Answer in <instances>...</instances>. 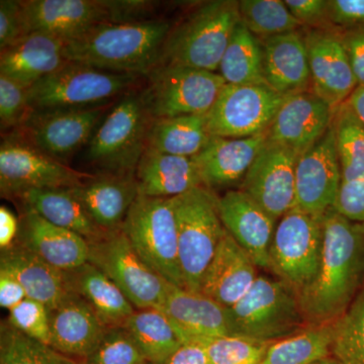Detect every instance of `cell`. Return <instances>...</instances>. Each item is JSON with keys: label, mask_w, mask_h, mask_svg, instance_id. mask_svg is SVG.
<instances>
[{"label": "cell", "mask_w": 364, "mask_h": 364, "mask_svg": "<svg viewBox=\"0 0 364 364\" xmlns=\"http://www.w3.org/2000/svg\"><path fill=\"white\" fill-rule=\"evenodd\" d=\"M323 251L315 279L299 293L310 326L341 317L364 289V222L330 208L322 218Z\"/></svg>", "instance_id": "cell-1"}, {"label": "cell", "mask_w": 364, "mask_h": 364, "mask_svg": "<svg viewBox=\"0 0 364 364\" xmlns=\"http://www.w3.org/2000/svg\"><path fill=\"white\" fill-rule=\"evenodd\" d=\"M172 25L164 20L104 23L66 41V60L100 70L146 76L161 62Z\"/></svg>", "instance_id": "cell-2"}, {"label": "cell", "mask_w": 364, "mask_h": 364, "mask_svg": "<svg viewBox=\"0 0 364 364\" xmlns=\"http://www.w3.org/2000/svg\"><path fill=\"white\" fill-rule=\"evenodd\" d=\"M230 334L273 343L309 327L299 294L277 277L258 275L248 293L227 309Z\"/></svg>", "instance_id": "cell-3"}, {"label": "cell", "mask_w": 364, "mask_h": 364, "mask_svg": "<svg viewBox=\"0 0 364 364\" xmlns=\"http://www.w3.org/2000/svg\"><path fill=\"white\" fill-rule=\"evenodd\" d=\"M239 23L237 0H213L200 4L172 26L163 47L160 64L217 72Z\"/></svg>", "instance_id": "cell-4"}, {"label": "cell", "mask_w": 364, "mask_h": 364, "mask_svg": "<svg viewBox=\"0 0 364 364\" xmlns=\"http://www.w3.org/2000/svg\"><path fill=\"white\" fill-rule=\"evenodd\" d=\"M140 75L100 70L68 61L28 88L33 112L86 109L109 105L131 92Z\"/></svg>", "instance_id": "cell-5"}, {"label": "cell", "mask_w": 364, "mask_h": 364, "mask_svg": "<svg viewBox=\"0 0 364 364\" xmlns=\"http://www.w3.org/2000/svg\"><path fill=\"white\" fill-rule=\"evenodd\" d=\"M214 191L198 186L174 198L179 262L184 289L200 293L205 273L214 258L224 225Z\"/></svg>", "instance_id": "cell-6"}, {"label": "cell", "mask_w": 364, "mask_h": 364, "mask_svg": "<svg viewBox=\"0 0 364 364\" xmlns=\"http://www.w3.org/2000/svg\"><path fill=\"white\" fill-rule=\"evenodd\" d=\"M152 122L141 93H127L95 132L86 159L102 173L135 174Z\"/></svg>", "instance_id": "cell-7"}, {"label": "cell", "mask_w": 364, "mask_h": 364, "mask_svg": "<svg viewBox=\"0 0 364 364\" xmlns=\"http://www.w3.org/2000/svg\"><path fill=\"white\" fill-rule=\"evenodd\" d=\"M121 229L153 270L169 284L184 287L174 198L139 195Z\"/></svg>", "instance_id": "cell-8"}, {"label": "cell", "mask_w": 364, "mask_h": 364, "mask_svg": "<svg viewBox=\"0 0 364 364\" xmlns=\"http://www.w3.org/2000/svg\"><path fill=\"white\" fill-rule=\"evenodd\" d=\"M141 97L153 119L207 114L226 81L217 72L160 64L147 75Z\"/></svg>", "instance_id": "cell-9"}, {"label": "cell", "mask_w": 364, "mask_h": 364, "mask_svg": "<svg viewBox=\"0 0 364 364\" xmlns=\"http://www.w3.org/2000/svg\"><path fill=\"white\" fill-rule=\"evenodd\" d=\"M88 262L107 275L136 310L161 308L171 284L142 259L122 229L90 242Z\"/></svg>", "instance_id": "cell-10"}, {"label": "cell", "mask_w": 364, "mask_h": 364, "mask_svg": "<svg viewBox=\"0 0 364 364\" xmlns=\"http://www.w3.org/2000/svg\"><path fill=\"white\" fill-rule=\"evenodd\" d=\"M322 251V218L294 207L277 223L270 246L269 270L299 294L315 279Z\"/></svg>", "instance_id": "cell-11"}, {"label": "cell", "mask_w": 364, "mask_h": 364, "mask_svg": "<svg viewBox=\"0 0 364 364\" xmlns=\"http://www.w3.org/2000/svg\"><path fill=\"white\" fill-rule=\"evenodd\" d=\"M11 135L0 146V191L16 198L33 189L72 188L92 178Z\"/></svg>", "instance_id": "cell-12"}, {"label": "cell", "mask_w": 364, "mask_h": 364, "mask_svg": "<svg viewBox=\"0 0 364 364\" xmlns=\"http://www.w3.org/2000/svg\"><path fill=\"white\" fill-rule=\"evenodd\" d=\"M286 98L267 85H226L207 114L208 132L232 139L267 133Z\"/></svg>", "instance_id": "cell-13"}, {"label": "cell", "mask_w": 364, "mask_h": 364, "mask_svg": "<svg viewBox=\"0 0 364 364\" xmlns=\"http://www.w3.org/2000/svg\"><path fill=\"white\" fill-rule=\"evenodd\" d=\"M109 105L86 109L33 112L14 135L59 161L66 163L90 143Z\"/></svg>", "instance_id": "cell-14"}, {"label": "cell", "mask_w": 364, "mask_h": 364, "mask_svg": "<svg viewBox=\"0 0 364 364\" xmlns=\"http://www.w3.org/2000/svg\"><path fill=\"white\" fill-rule=\"evenodd\" d=\"M305 42L312 90L336 109L358 86L339 30L306 28Z\"/></svg>", "instance_id": "cell-15"}, {"label": "cell", "mask_w": 364, "mask_h": 364, "mask_svg": "<svg viewBox=\"0 0 364 364\" xmlns=\"http://www.w3.org/2000/svg\"><path fill=\"white\" fill-rule=\"evenodd\" d=\"M298 155L267 140L241 184V191L279 220L296 205Z\"/></svg>", "instance_id": "cell-16"}, {"label": "cell", "mask_w": 364, "mask_h": 364, "mask_svg": "<svg viewBox=\"0 0 364 364\" xmlns=\"http://www.w3.org/2000/svg\"><path fill=\"white\" fill-rule=\"evenodd\" d=\"M341 184V166L331 126L321 140L299 157L294 207L323 218L334 207Z\"/></svg>", "instance_id": "cell-17"}, {"label": "cell", "mask_w": 364, "mask_h": 364, "mask_svg": "<svg viewBox=\"0 0 364 364\" xmlns=\"http://www.w3.org/2000/svg\"><path fill=\"white\" fill-rule=\"evenodd\" d=\"M21 6L25 36L48 33L66 42L111 23L107 0H25Z\"/></svg>", "instance_id": "cell-18"}, {"label": "cell", "mask_w": 364, "mask_h": 364, "mask_svg": "<svg viewBox=\"0 0 364 364\" xmlns=\"http://www.w3.org/2000/svg\"><path fill=\"white\" fill-rule=\"evenodd\" d=\"M335 111L313 90L289 95L267 131L268 140L301 156L331 128Z\"/></svg>", "instance_id": "cell-19"}, {"label": "cell", "mask_w": 364, "mask_h": 364, "mask_svg": "<svg viewBox=\"0 0 364 364\" xmlns=\"http://www.w3.org/2000/svg\"><path fill=\"white\" fill-rule=\"evenodd\" d=\"M218 210L225 229L256 267L269 269L270 246L279 220L241 189L227 191L219 198Z\"/></svg>", "instance_id": "cell-20"}, {"label": "cell", "mask_w": 364, "mask_h": 364, "mask_svg": "<svg viewBox=\"0 0 364 364\" xmlns=\"http://www.w3.org/2000/svg\"><path fill=\"white\" fill-rule=\"evenodd\" d=\"M16 243L63 272L82 267L90 258V243L80 235L52 224L23 208Z\"/></svg>", "instance_id": "cell-21"}, {"label": "cell", "mask_w": 364, "mask_h": 364, "mask_svg": "<svg viewBox=\"0 0 364 364\" xmlns=\"http://www.w3.org/2000/svg\"><path fill=\"white\" fill-rule=\"evenodd\" d=\"M267 140V132L248 138L213 136L210 143L193 157L203 186L213 191L243 181Z\"/></svg>", "instance_id": "cell-22"}, {"label": "cell", "mask_w": 364, "mask_h": 364, "mask_svg": "<svg viewBox=\"0 0 364 364\" xmlns=\"http://www.w3.org/2000/svg\"><path fill=\"white\" fill-rule=\"evenodd\" d=\"M257 277L252 258L225 229L203 277L200 293L225 308H231L248 293Z\"/></svg>", "instance_id": "cell-23"}, {"label": "cell", "mask_w": 364, "mask_h": 364, "mask_svg": "<svg viewBox=\"0 0 364 364\" xmlns=\"http://www.w3.org/2000/svg\"><path fill=\"white\" fill-rule=\"evenodd\" d=\"M265 83L282 97L312 90L310 66L301 30L260 40Z\"/></svg>", "instance_id": "cell-24"}, {"label": "cell", "mask_w": 364, "mask_h": 364, "mask_svg": "<svg viewBox=\"0 0 364 364\" xmlns=\"http://www.w3.org/2000/svg\"><path fill=\"white\" fill-rule=\"evenodd\" d=\"M50 346L82 363L97 348L109 328L85 299L74 294L50 311Z\"/></svg>", "instance_id": "cell-25"}, {"label": "cell", "mask_w": 364, "mask_h": 364, "mask_svg": "<svg viewBox=\"0 0 364 364\" xmlns=\"http://www.w3.org/2000/svg\"><path fill=\"white\" fill-rule=\"evenodd\" d=\"M159 310L176 326L183 343L231 335L227 308L202 293L170 284Z\"/></svg>", "instance_id": "cell-26"}, {"label": "cell", "mask_w": 364, "mask_h": 364, "mask_svg": "<svg viewBox=\"0 0 364 364\" xmlns=\"http://www.w3.org/2000/svg\"><path fill=\"white\" fill-rule=\"evenodd\" d=\"M71 191L92 221L105 232L121 229L139 196L135 174L102 173L72 186Z\"/></svg>", "instance_id": "cell-27"}, {"label": "cell", "mask_w": 364, "mask_h": 364, "mask_svg": "<svg viewBox=\"0 0 364 364\" xmlns=\"http://www.w3.org/2000/svg\"><path fill=\"white\" fill-rule=\"evenodd\" d=\"M0 268L13 273L25 289L28 298L44 304L50 311L74 294L66 272L53 267L16 242L1 250Z\"/></svg>", "instance_id": "cell-28"}, {"label": "cell", "mask_w": 364, "mask_h": 364, "mask_svg": "<svg viewBox=\"0 0 364 364\" xmlns=\"http://www.w3.org/2000/svg\"><path fill=\"white\" fill-rule=\"evenodd\" d=\"M64 45L63 40L48 33H28L0 51V75L30 88L68 62Z\"/></svg>", "instance_id": "cell-29"}, {"label": "cell", "mask_w": 364, "mask_h": 364, "mask_svg": "<svg viewBox=\"0 0 364 364\" xmlns=\"http://www.w3.org/2000/svg\"><path fill=\"white\" fill-rule=\"evenodd\" d=\"M135 176L139 195L149 198H176L203 186L193 158L165 154L149 147L139 160Z\"/></svg>", "instance_id": "cell-30"}, {"label": "cell", "mask_w": 364, "mask_h": 364, "mask_svg": "<svg viewBox=\"0 0 364 364\" xmlns=\"http://www.w3.org/2000/svg\"><path fill=\"white\" fill-rule=\"evenodd\" d=\"M14 200L52 224L80 235L88 243L107 233L92 221L71 188L33 189Z\"/></svg>", "instance_id": "cell-31"}, {"label": "cell", "mask_w": 364, "mask_h": 364, "mask_svg": "<svg viewBox=\"0 0 364 364\" xmlns=\"http://www.w3.org/2000/svg\"><path fill=\"white\" fill-rule=\"evenodd\" d=\"M66 272L73 293L85 299L105 327H123L135 313L123 291L91 263Z\"/></svg>", "instance_id": "cell-32"}, {"label": "cell", "mask_w": 364, "mask_h": 364, "mask_svg": "<svg viewBox=\"0 0 364 364\" xmlns=\"http://www.w3.org/2000/svg\"><path fill=\"white\" fill-rule=\"evenodd\" d=\"M207 114L153 119L147 147L181 157H195L210 143Z\"/></svg>", "instance_id": "cell-33"}, {"label": "cell", "mask_w": 364, "mask_h": 364, "mask_svg": "<svg viewBox=\"0 0 364 364\" xmlns=\"http://www.w3.org/2000/svg\"><path fill=\"white\" fill-rule=\"evenodd\" d=\"M123 327L150 364H164L183 344L176 326L159 309L136 310Z\"/></svg>", "instance_id": "cell-34"}, {"label": "cell", "mask_w": 364, "mask_h": 364, "mask_svg": "<svg viewBox=\"0 0 364 364\" xmlns=\"http://www.w3.org/2000/svg\"><path fill=\"white\" fill-rule=\"evenodd\" d=\"M218 71L226 85H267L260 40L241 21L232 33Z\"/></svg>", "instance_id": "cell-35"}, {"label": "cell", "mask_w": 364, "mask_h": 364, "mask_svg": "<svg viewBox=\"0 0 364 364\" xmlns=\"http://www.w3.org/2000/svg\"><path fill=\"white\" fill-rule=\"evenodd\" d=\"M332 323L309 326L268 346L261 364H311L331 356Z\"/></svg>", "instance_id": "cell-36"}, {"label": "cell", "mask_w": 364, "mask_h": 364, "mask_svg": "<svg viewBox=\"0 0 364 364\" xmlns=\"http://www.w3.org/2000/svg\"><path fill=\"white\" fill-rule=\"evenodd\" d=\"M332 126L342 182L364 178V124L345 102L335 111Z\"/></svg>", "instance_id": "cell-37"}, {"label": "cell", "mask_w": 364, "mask_h": 364, "mask_svg": "<svg viewBox=\"0 0 364 364\" xmlns=\"http://www.w3.org/2000/svg\"><path fill=\"white\" fill-rule=\"evenodd\" d=\"M240 21L259 40L304 28L282 0H240Z\"/></svg>", "instance_id": "cell-38"}, {"label": "cell", "mask_w": 364, "mask_h": 364, "mask_svg": "<svg viewBox=\"0 0 364 364\" xmlns=\"http://www.w3.org/2000/svg\"><path fill=\"white\" fill-rule=\"evenodd\" d=\"M0 364H81L6 322L0 330Z\"/></svg>", "instance_id": "cell-39"}, {"label": "cell", "mask_w": 364, "mask_h": 364, "mask_svg": "<svg viewBox=\"0 0 364 364\" xmlns=\"http://www.w3.org/2000/svg\"><path fill=\"white\" fill-rule=\"evenodd\" d=\"M332 326V358L341 364H364V289Z\"/></svg>", "instance_id": "cell-40"}, {"label": "cell", "mask_w": 364, "mask_h": 364, "mask_svg": "<svg viewBox=\"0 0 364 364\" xmlns=\"http://www.w3.org/2000/svg\"><path fill=\"white\" fill-rule=\"evenodd\" d=\"M193 341L203 344L212 364H261L269 346L236 335Z\"/></svg>", "instance_id": "cell-41"}, {"label": "cell", "mask_w": 364, "mask_h": 364, "mask_svg": "<svg viewBox=\"0 0 364 364\" xmlns=\"http://www.w3.org/2000/svg\"><path fill=\"white\" fill-rule=\"evenodd\" d=\"M81 364H149L124 327L109 328L97 349Z\"/></svg>", "instance_id": "cell-42"}, {"label": "cell", "mask_w": 364, "mask_h": 364, "mask_svg": "<svg viewBox=\"0 0 364 364\" xmlns=\"http://www.w3.org/2000/svg\"><path fill=\"white\" fill-rule=\"evenodd\" d=\"M6 322L31 338L50 345V310L40 301L26 298L9 311Z\"/></svg>", "instance_id": "cell-43"}, {"label": "cell", "mask_w": 364, "mask_h": 364, "mask_svg": "<svg viewBox=\"0 0 364 364\" xmlns=\"http://www.w3.org/2000/svg\"><path fill=\"white\" fill-rule=\"evenodd\" d=\"M33 111L28 88L6 76L0 75V124L1 130L18 129Z\"/></svg>", "instance_id": "cell-44"}, {"label": "cell", "mask_w": 364, "mask_h": 364, "mask_svg": "<svg viewBox=\"0 0 364 364\" xmlns=\"http://www.w3.org/2000/svg\"><path fill=\"white\" fill-rule=\"evenodd\" d=\"M291 14L306 28H330L329 0H286Z\"/></svg>", "instance_id": "cell-45"}, {"label": "cell", "mask_w": 364, "mask_h": 364, "mask_svg": "<svg viewBox=\"0 0 364 364\" xmlns=\"http://www.w3.org/2000/svg\"><path fill=\"white\" fill-rule=\"evenodd\" d=\"M23 32L21 1L1 0L0 1V51L16 44Z\"/></svg>", "instance_id": "cell-46"}, {"label": "cell", "mask_w": 364, "mask_h": 364, "mask_svg": "<svg viewBox=\"0 0 364 364\" xmlns=\"http://www.w3.org/2000/svg\"><path fill=\"white\" fill-rule=\"evenodd\" d=\"M329 23L340 31L364 28V0H329Z\"/></svg>", "instance_id": "cell-47"}, {"label": "cell", "mask_w": 364, "mask_h": 364, "mask_svg": "<svg viewBox=\"0 0 364 364\" xmlns=\"http://www.w3.org/2000/svg\"><path fill=\"white\" fill-rule=\"evenodd\" d=\"M333 208L351 221L364 222V178L342 182Z\"/></svg>", "instance_id": "cell-48"}, {"label": "cell", "mask_w": 364, "mask_h": 364, "mask_svg": "<svg viewBox=\"0 0 364 364\" xmlns=\"http://www.w3.org/2000/svg\"><path fill=\"white\" fill-rule=\"evenodd\" d=\"M339 32L358 85H364V28Z\"/></svg>", "instance_id": "cell-49"}, {"label": "cell", "mask_w": 364, "mask_h": 364, "mask_svg": "<svg viewBox=\"0 0 364 364\" xmlns=\"http://www.w3.org/2000/svg\"><path fill=\"white\" fill-rule=\"evenodd\" d=\"M26 296L23 287L13 273L0 268V306L11 310L21 303Z\"/></svg>", "instance_id": "cell-50"}, {"label": "cell", "mask_w": 364, "mask_h": 364, "mask_svg": "<svg viewBox=\"0 0 364 364\" xmlns=\"http://www.w3.org/2000/svg\"><path fill=\"white\" fill-rule=\"evenodd\" d=\"M164 364H212L207 351L198 341H188Z\"/></svg>", "instance_id": "cell-51"}, {"label": "cell", "mask_w": 364, "mask_h": 364, "mask_svg": "<svg viewBox=\"0 0 364 364\" xmlns=\"http://www.w3.org/2000/svg\"><path fill=\"white\" fill-rule=\"evenodd\" d=\"M20 231V219L4 205L0 208V248L13 246Z\"/></svg>", "instance_id": "cell-52"}, {"label": "cell", "mask_w": 364, "mask_h": 364, "mask_svg": "<svg viewBox=\"0 0 364 364\" xmlns=\"http://www.w3.org/2000/svg\"><path fill=\"white\" fill-rule=\"evenodd\" d=\"M346 104L358 117L359 121L364 124V85H358L346 100Z\"/></svg>", "instance_id": "cell-53"}, {"label": "cell", "mask_w": 364, "mask_h": 364, "mask_svg": "<svg viewBox=\"0 0 364 364\" xmlns=\"http://www.w3.org/2000/svg\"><path fill=\"white\" fill-rule=\"evenodd\" d=\"M311 364H341L339 361H337L336 359L332 358V356H328V358L318 359V360L315 361V363Z\"/></svg>", "instance_id": "cell-54"}, {"label": "cell", "mask_w": 364, "mask_h": 364, "mask_svg": "<svg viewBox=\"0 0 364 364\" xmlns=\"http://www.w3.org/2000/svg\"><path fill=\"white\" fill-rule=\"evenodd\" d=\"M150 364V363H149Z\"/></svg>", "instance_id": "cell-55"}]
</instances>
